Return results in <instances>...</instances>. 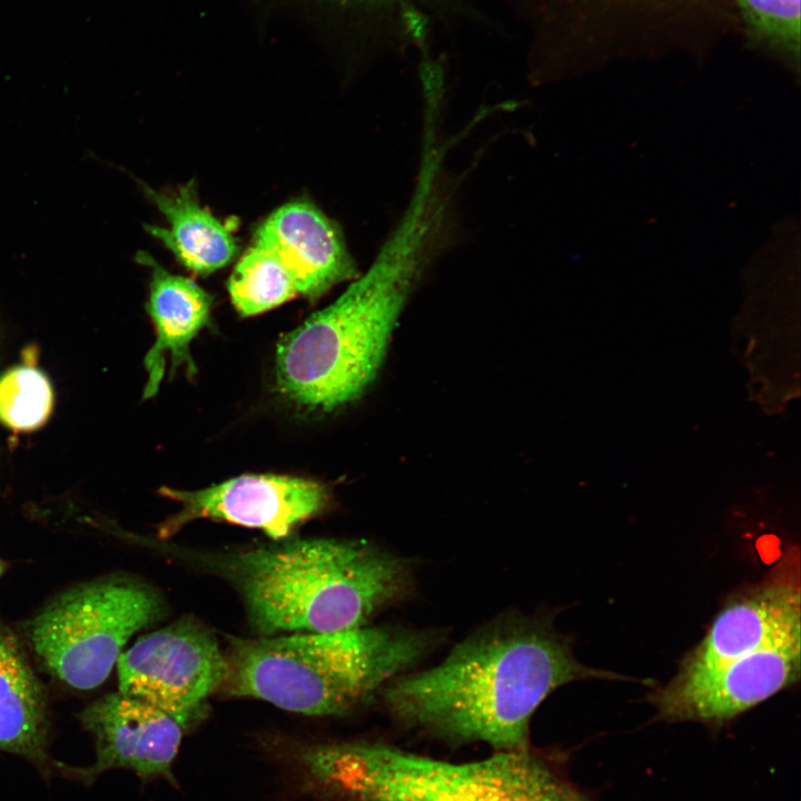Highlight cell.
Masks as SVG:
<instances>
[{
	"mask_svg": "<svg viewBox=\"0 0 801 801\" xmlns=\"http://www.w3.org/2000/svg\"><path fill=\"white\" fill-rule=\"evenodd\" d=\"M451 194L441 162L421 160L409 204L363 276L284 335L279 394L304 413H329L366 390L411 293L451 239Z\"/></svg>",
	"mask_w": 801,
	"mask_h": 801,
	"instance_id": "1",
	"label": "cell"
},
{
	"mask_svg": "<svg viewBox=\"0 0 801 801\" xmlns=\"http://www.w3.org/2000/svg\"><path fill=\"white\" fill-rule=\"evenodd\" d=\"M624 676L578 662L567 637L544 620L504 615L458 643L439 664L384 686L403 723L496 751L528 749L531 718L555 689Z\"/></svg>",
	"mask_w": 801,
	"mask_h": 801,
	"instance_id": "2",
	"label": "cell"
},
{
	"mask_svg": "<svg viewBox=\"0 0 801 801\" xmlns=\"http://www.w3.org/2000/svg\"><path fill=\"white\" fill-rule=\"evenodd\" d=\"M220 570L261 636L364 626L406 596L407 561L359 541L313 538L227 554Z\"/></svg>",
	"mask_w": 801,
	"mask_h": 801,
	"instance_id": "3",
	"label": "cell"
},
{
	"mask_svg": "<svg viewBox=\"0 0 801 801\" xmlns=\"http://www.w3.org/2000/svg\"><path fill=\"white\" fill-rule=\"evenodd\" d=\"M428 632L359 626L322 633L230 637L222 686L312 716L340 715L366 703L433 647Z\"/></svg>",
	"mask_w": 801,
	"mask_h": 801,
	"instance_id": "4",
	"label": "cell"
},
{
	"mask_svg": "<svg viewBox=\"0 0 801 801\" xmlns=\"http://www.w3.org/2000/svg\"><path fill=\"white\" fill-rule=\"evenodd\" d=\"M144 583L108 576L78 584L50 600L24 626L34 654L70 688L91 690L109 676L127 641L161 613Z\"/></svg>",
	"mask_w": 801,
	"mask_h": 801,
	"instance_id": "5",
	"label": "cell"
},
{
	"mask_svg": "<svg viewBox=\"0 0 801 801\" xmlns=\"http://www.w3.org/2000/svg\"><path fill=\"white\" fill-rule=\"evenodd\" d=\"M119 692L175 719L184 730L221 688L226 659L214 635L185 619L146 634L117 660Z\"/></svg>",
	"mask_w": 801,
	"mask_h": 801,
	"instance_id": "6",
	"label": "cell"
},
{
	"mask_svg": "<svg viewBox=\"0 0 801 801\" xmlns=\"http://www.w3.org/2000/svg\"><path fill=\"white\" fill-rule=\"evenodd\" d=\"M159 492L180 506L160 526L161 537L175 535L195 520L211 518L283 540L320 514L330 501L327 487L319 482L275 474L240 475L196 491L161 487Z\"/></svg>",
	"mask_w": 801,
	"mask_h": 801,
	"instance_id": "7",
	"label": "cell"
},
{
	"mask_svg": "<svg viewBox=\"0 0 801 801\" xmlns=\"http://www.w3.org/2000/svg\"><path fill=\"white\" fill-rule=\"evenodd\" d=\"M801 641L760 651L710 669L679 672L650 694L660 718L722 724L800 678Z\"/></svg>",
	"mask_w": 801,
	"mask_h": 801,
	"instance_id": "8",
	"label": "cell"
},
{
	"mask_svg": "<svg viewBox=\"0 0 801 801\" xmlns=\"http://www.w3.org/2000/svg\"><path fill=\"white\" fill-rule=\"evenodd\" d=\"M800 553L788 548L764 578L733 596L714 617L679 672L721 663L801 641Z\"/></svg>",
	"mask_w": 801,
	"mask_h": 801,
	"instance_id": "9",
	"label": "cell"
},
{
	"mask_svg": "<svg viewBox=\"0 0 801 801\" xmlns=\"http://www.w3.org/2000/svg\"><path fill=\"white\" fill-rule=\"evenodd\" d=\"M95 740L96 760L79 774L90 781L111 769H128L142 779L175 782L172 764L184 728L159 709L120 693L105 695L80 713Z\"/></svg>",
	"mask_w": 801,
	"mask_h": 801,
	"instance_id": "10",
	"label": "cell"
},
{
	"mask_svg": "<svg viewBox=\"0 0 801 801\" xmlns=\"http://www.w3.org/2000/svg\"><path fill=\"white\" fill-rule=\"evenodd\" d=\"M254 243L278 256L298 295L309 300L358 276L337 225L306 200L285 204L270 214L258 227Z\"/></svg>",
	"mask_w": 801,
	"mask_h": 801,
	"instance_id": "11",
	"label": "cell"
},
{
	"mask_svg": "<svg viewBox=\"0 0 801 801\" xmlns=\"http://www.w3.org/2000/svg\"><path fill=\"white\" fill-rule=\"evenodd\" d=\"M150 268L147 312L156 329V340L145 357L148 374L144 398L155 396L165 375L166 356L170 357V376L185 368L189 376L196 374L190 344L210 322L211 296L188 277L172 274L150 255L137 257Z\"/></svg>",
	"mask_w": 801,
	"mask_h": 801,
	"instance_id": "12",
	"label": "cell"
},
{
	"mask_svg": "<svg viewBox=\"0 0 801 801\" xmlns=\"http://www.w3.org/2000/svg\"><path fill=\"white\" fill-rule=\"evenodd\" d=\"M47 731L42 686L16 635L0 623V750L47 772Z\"/></svg>",
	"mask_w": 801,
	"mask_h": 801,
	"instance_id": "13",
	"label": "cell"
},
{
	"mask_svg": "<svg viewBox=\"0 0 801 801\" xmlns=\"http://www.w3.org/2000/svg\"><path fill=\"white\" fill-rule=\"evenodd\" d=\"M144 189L169 224V228L147 226V230L189 270L208 275L228 265L236 256V238L199 202L192 182L169 191H157L148 186Z\"/></svg>",
	"mask_w": 801,
	"mask_h": 801,
	"instance_id": "14",
	"label": "cell"
},
{
	"mask_svg": "<svg viewBox=\"0 0 801 801\" xmlns=\"http://www.w3.org/2000/svg\"><path fill=\"white\" fill-rule=\"evenodd\" d=\"M593 22L596 44H627V41L669 37L685 27L695 14L714 9L716 0H584Z\"/></svg>",
	"mask_w": 801,
	"mask_h": 801,
	"instance_id": "15",
	"label": "cell"
},
{
	"mask_svg": "<svg viewBox=\"0 0 801 801\" xmlns=\"http://www.w3.org/2000/svg\"><path fill=\"white\" fill-rule=\"evenodd\" d=\"M227 288L234 307L243 317L270 310L298 296L295 283L278 256L257 243L239 258Z\"/></svg>",
	"mask_w": 801,
	"mask_h": 801,
	"instance_id": "16",
	"label": "cell"
},
{
	"mask_svg": "<svg viewBox=\"0 0 801 801\" xmlns=\"http://www.w3.org/2000/svg\"><path fill=\"white\" fill-rule=\"evenodd\" d=\"M53 408L47 376L30 364L10 368L0 377V423L16 432L46 424Z\"/></svg>",
	"mask_w": 801,
	"mask_h": 801,
	"instance_id": "17",
	"label": "cell"
},
{
	"mask_svg": "<svg viewBox=\"0 0 801 801\" xmlns=\"http://www.w3.org/2000/svg\"><path fill=\"white\" fill-rule=\"evenodd\" d=\"M748 36L756 44L798 62L801 44L800 0H732Z\"/></svg>",
	"mask_w": 801,
	"mask_h": 801,
	"instance_id": "18",
	"label": "cell"
},
{
	"mask_svg": "<svg viewBox=\"0 0 801 801\" xmlns=\"http://www.w3.org/2000/svg\"><path fill=\"white\" fill-rule=\"evenodd\" d=\"M7 565L6 563L0 558V576L6 572Z\"/></svg>",
	"mask_w": 801,
	"mask_h": 801,
	"instance_id": "19",
	"label": "cell"
}]
</instances>
